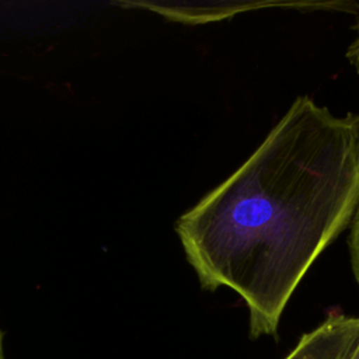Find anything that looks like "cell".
<instances>
[{"label": "cell", "mask_w": 359, "mask_h": 359, "mask_svg": "<svg viewBox=\"0 0 359 359\" xmlns=\"http://www.w3.org/2000/svg\"><path fill=\"white\" fill-rule=\"evenodd\" d=\"M346 57L355 66V69H356V72L359 74V20H358V24H356V38L351 43V46H349V49L346 52Z\"/></svg>", "instance_id": "obj_4"}, {"label": "cell", "mask_w": 359, "mask_h": 359, "mask_svg": "<svg viewBox=\"0 0 359 359\" xmlns=\"http://www.w3.org/2000/svg\"><path fill=\"white\" fill-rule=\"evenodd\" d=\"M359 208V114L299 95L255 151L177 222L206 290L245 303L251 338L276 335L307 271Z\"/></svg>", "instance_id": "obj_1"}, {"label": "cell", "mask_w": 359, "mask_h": 359, "mask_svg": "<svg viewBox=\"0 0 359 359\" xmlns=\"http://www.w3.org/2000/svg\"><path fill=\"white\" fill-rule=\"evenodd\" d=\"M348 251H349V259L352 272L355 276V280L359 286V208L353 217V222L349 227V236H348Z\"/></svg>", "instance_id": "obj_3"}, {"label": "cell", "mask_w": 359, "mask_h": 359, "mask_svg": "<svg viewBox=\"0 0 359 359\" xmlns=\"http://www.w3.org/2000/svg\"><path fill=\"white\" fill-rule=\"evenodd\" d=\"M351 359H359V342H358V346H356V349H355V352H353Z\"/></svg>", "instance_id": "obj_5"}, {"label": "cell", "mask_w": 359, "mask_h": 359, "mask_svg": "<svg viewBox=\"0 0 359 359\" xmlns=\"http://www.w3.org/2000/svg\"><path fill=\"white\" fill-rule=\"evenodd\" d=\"M359 342V317L332 311L303 334L285 359H351Z\"/></svg>", "instance_id": "obj_2"}]
</instances>
